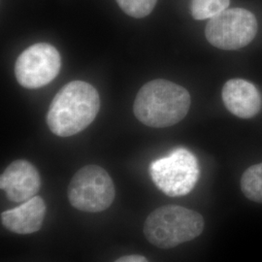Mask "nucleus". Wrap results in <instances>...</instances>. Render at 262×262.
<instances>
[{"label": "nucleus", "instance_id": "obj_12", "mask_svg": "<svg viewBox=\"0 0 262 262\" xmlns=\"http://www.w3.org/2000/svg\"><path fill=\"white\" fill-rule=\"evenodd\" d=\"M230 0H191L190 13L197 20L212 19L228 9Z\"/></svg>", "mask_w": 262, "mask_h": 262}, {"label": "nucleus", "instance_id": "obj_7", "mask_svg": "<svg viewBox=\"0 0 262 262\" xmlns=\"http://www.w3.org/2000/svg\"><path fill=\"white\" fill-rule=\"evenodd\" d=\"M61 58L56 48L37 43L26 49L15 63V75L20 85L39 89L50 84L58 75Z\"/></svg>", "mask_w": 262, "mask_h": 262}, {"label": "nucleus", "instance_id": "obj_14", "mask_svg": "<svg viewBox=\"0 0 262 262\" xmlns=\"http://www.w3.org/2000/svg\"><path fill=\"white\" fill-rule=\"evenodd\" d=\"M115 262H149L148 259L142 255L138 254H131V255H124L118 258Z\"/></svg>", "mask_w": 262, "mask_h": 262}, {"label": "nucleus", "instance_id": "obj_3", "mask_svg": "<svg viewBox=\"0 0 262 262\" xmlns=\"http://www.w3.org/2000/svg\"><path fill=\"white\" fill-rule=\"evenodd\" d=\"M204 229L202 215L177 205L159 207L144 225L147 240L160 249H171L195 239Z\"/></svg>", "mask_w": 262, "mask_h": 262}, {"label": "nucleus", "instance_id": "obj_11", "mask_svg": "<svg viewBox=\"0 0 262 262\" xmlns=\"http://www.w3.org/2000/svg\"><path fill=\"white\" fill-rule=\"evenodd\" d=\"M241 189L248 199L262 204V162L249 167L244 172Z\"/></svg>", "mask_w": 262, "mask_h": 262}, {"label": "nucleus", "instance_id": "obj_2", "mask_svg": "<svg viewBox=\"0 0 262 262\" xmlns=\"http://www.w3.org/2000/svg\"><path fill=\"white\" fill-rule=\"evenodd\" d=\"M190 95L180 84L158 79L144 84L136 95L133 111L142 123L169 127L184 120L190 108Z\"/></svg>", "mask_w": 262, "mask_h": 262}, {"label": "nucleus", "instance_id": "obj_5", "mask_svg": "<svg viewBox=\"0 0 262 262\" xmlns=\"http://www.w3.org/2000/svg\"><path fill=\"white\" fill-rule=\"evenodd\" d=\"M67 195L72 206L88 213L108 209L115 199L112 179L98 165H86L77 171L71 180Z\"/></svg>", "mask_w": 262, "mask_h": 262}, {"label": "nucleus", "instance_id": "obj_9", "mask_svg": "<svg viewBox=\"0 0 262 262\" xmlns=\"http://www.w3.org/2000/svg\"><path fill=\"white\" fill-rule=\"evenodd\" d=\"M223 101L226 109L241 119H251L261 109V95L258 90L249 81L231 79L225 83Z\"/></svg>", "mask_w": 262, "mask_h": 262}, {"label": "nucleus", "instance_id": "obj_10", "mask_svg": "<svg viewBox=\"0 0 262 262\" xmlns=\"http://www.w3.org/2000/svg\"><path fill=\"white\" fill-rule=\"evenodd\" d=\"M46 214L43 198L34 196L20 206L1 213V223L5 228L17 234H31L42 227Z\"/></svg>", "mask_w": 262, "mask_h": 262}, {"label": "nucleus", "instance_id": "obj_4", "mask_svg": "<svg viewBox=\"0 0 262 262\" xmlns=\"http://www.w3.org/2000/svg\"><path fill=\"white\" fill-rule=\"evenodd\" d=\"M151 180L159 189L171 197L184 196L195 187L199 179V165L192 152L178 148L169 156L152 161Z\"/></svg>", "mask_w": 262, "mask_h": 262}, {"label": "nucleus", "instance_id": "obj_6", "mask_svg": "<svg viewBox=\"0 0 262 262\" xmlns=\"http://www.w3.org/2000/svg\"><path fill=\"white\" fill-rule=\"evenodd\" d=\"M257 28V20L252 12L232 8L209 19L205 35L214 47L233 51L249 45L255 37Z\"/></svg>", "mask_w": 262, "mask_h": 262}, {"label": "nucleus", "instance_id": "obj_8", "mask_svg": "<svg viewBox=\"0 0 262 262\" xmlns=\"http://www.w3.org/2000/svg\"><path fill=\"white\" fill-rule=\"evenodd\" d=\"M41 187L40 174L29 161L19 159L13 161L0 178V187L8 199L24 203L36 196Z\"/></svg>", "mask_w": 262, "mask_h": 262}, {"label": "nucleus", "instance_id": "obj_13", "mask_svg": "<svg viewBox=\"0 0 262 262\" xmlns=\"http://www.w3.org/2000/svg\"><path fill=\"white\" fill-rule=\"evenodd\" d=\"M128 16L141 19L147 17L155 8L158 0H116Z\"/></svg>", "mask_w": 262, "mask_h": 262}, {"label": "nucleus", "instance_id": "obj_1", "mask_svg": "<svg viewBox=\"0 0 262 262\" xmlns=\"http://www.w3.org/2000/svg\"><path fill=\"white\" fill-rule=\"evenodd\" d=\"M99 108L100 98L94 85L72 81L54 97L48 111V126L59 137L73 136L94 122Z\"/></svg>", "mask_w": 262, "mask_h": 262}]
</instances>
